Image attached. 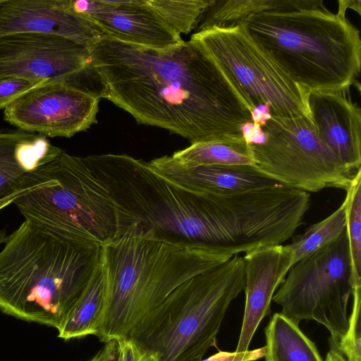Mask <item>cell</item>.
<instances>
[{"label":"cell","mask_w":361,"mask_h":361,"mask_svg":"<svg viewBox=\"0 0 361 361\" xmlns=\"http://www.w3.org/2000/svg\"><path fill=\"white\" fill-rule=\"evenodd\" d=\"M100 97L140 124L190 144L241 134L250 111L204 47L190 39L166 48L104 35L90 49Z\"/></svg>","instance_id":"cell-1"},{"label":"cell","mask_w":361,"mask_h":361,"mask_svg":"<svg viewBox=\"0 0 361 361\" xmlns=\"http://www.w3.org/2000/svg\"><path fill=\"white\" fill-rule=\"evenodd\" d=\"M233 256L204 245L126 233L101 246L104 315L97 336L104 343L128 338L175 288Z\"/></svg>","instance_id":"cell-2"},{"label":"cell","mask_w":361,"mask_h":361,"mask_svg":"<svg viewBox=\"0 0 361 361\" xmlns=\"http://www.w3.org/2000/svg\"><path fill=\"white\" fill-rule=\"evenodd\" d=\"M0 251V310L59 330L100 259L85 249L50 238L25 220Z\"/></svg>","instance_id":"cell-3"},{"label":"cell","mask_w":361,"mask_h":361,"mask_svg":"<svg viewBox=\"0 0 361 361\" xmlns=\"http://www.w3.org/2000/svg\"><path fill=\"white\" fill-rule=\"evenodd\" d=\"M241 24L252 39L309 92L348 90L361 66L360 31L325 6L268 11Z\"/></svg>","instance_id":"cell-4"},{"label":"cell","mask_w":361,"mask_h":361,"mask_svg":"<svg viewBox=\"0 0 361 361\" xmlns=\"http://www.w3.org/2000/svg\"><path fill=\"white\" fill-rule=\"evenodd\" d=\"M11 203L38 232L74 247H100L116 235L114 205L83 157L63 151L25 173L0 198V211Z\"/></svg>","instance_id":"cell-5"},{"label":"cell","mask_w":361,"mask_h":361,"mask_svg":"<svg viewBox=\"0 0 361 361\" xmlns=\"http://www.w3.org/2000/svg\"><path fill=\"white\" fill-rule=\"evenodd\" d=\"M244 288L243 258L233 255L179 285L128 338L158 361H200L216 346L226 312Z\"/></svg>","instance_id":"cell-6"},{"label":"cell","mask_w":361,"mask_h":361,"mask_svg":"<svg viewBox=\"0 0 361 361\" xmlns=\"http://www.w3.org/2000/svg\"><path fill=\"white\" fill-rule=\"evenodd\" d=\"M190 39L208 52L250 113L259 104L268 103L272 116L312 121L310 92L280 68L243 24L195 32Z\"/></svg>","instance_id":"cell-7"},{"label":"cell","mask_w":361,"mask_h":361,"mask_svg":"<svg viewBox=\"0 0 361 361\" xmlns=\"http://www.w3.org/2000/svg\"><path fill=\"white\" fill-rule=\"evenodd\" d=\"M272 300L296 324L303 319L324 326L338 345L348 326L353 276L345 230L334 241L294 264Z\"/></svg>","instance_id":"cell-8"},{"label":"cell","mask_w":361,"mask_h":361,"mask_svg":"<svg viewBox=\"0 0 361 361\" xmlns=\"http://www.w3.org/2000/svg\"><path fill=\"white\" fill-rule=\"evenodd\" d=\"M262 129L265 142L249 145L254 165L285 187L307 192L328 188L347 190L358 173L341 164L306 117L272 116Z\"/></svg>","instance_id":"cell-9"},{"label":"cell","mask_w":361,"mask_h":361,"mask_svg":"<svg viewBox=\"0 0 361 361\" xmlns=\"http://www.w3.org/2000/svg\"><path fill=\"white\" fill-rule=\"evenodd\" d=\"M8 77L66 81L100 97L102 87L90 50L57 36L34 32L0 35V78Z\"/></svg>","instance_id":"cell-10"},{"label":"cell","mask_w":361,"mask_h":361,"mask_svg":"<svg viewBox=\"0 0 361 361\" xmlns=\"http://www.w3.org/2000/svg\"><path fill=\"white\" fill-rule=\"evenodd\" d=\"M100 99L78 84L47 82L8 105L4 118L27 133L46 137H71L97 123Z\"/></svg>","instance_id":"cell-11"},{"label":"cell","mask_w":361,"mask_h":361,"mask_svg":"<svg viewBox=\"0 0 361 361\" xmlns=\"http://www.w3.org/2000/svg\"><path fill=\"white\" fill-rule=\"evenodd\" d=\"M71 5L104 35L119 41L152 48H166L183 41L147 0H71Z\"/></svg>","instance_id":"cell-12"},{"label":"cell","mask_w":361,"mask_h":361,"mask_svg":"<svg viewBox=\"0 0 361 361\" xmlns=\"http://www.w3.org/2000/svg\"><path fill=\"white\" fill-rule=\"evenodd\" d=\"M17 32L57 36L89 50L104 35L71 0H0V35Z\"/></svg>","instance_id":"cell-13"},{"label":"cell","mask_w":361,"mask_h":361,"mask_svg":"<svg viewBox=\"0 0 361 361\" xmlns=\"http://www.w3.org/2000/svg\"><path fill=\"white\" fill-rule=\"evenodd\" d=\"M348 92H310L308 104L320 140L356 173L361 170V110Z\"/></svg>","instance_id":"cell-14"},{"label":"cell","mask_w":361,"mask_h":361,"mask_svg":"<svg viewBox=\"0 0 361 361\" xmlns=\"http://www.w3.org/2000/svg\"><path fill=\"white\" fill-rule=\"evenodd\" d=\"M149 165L170 180L186 187L214 194H234L282 185L255 165H196L165 155Z\"/></svg>","instance_id":"cell-15"},{"label":"cell","mask_w":361,"mask_h":361,"mask_svg":"<svg viewBox=\"0 0 361 361\" xmlns=\"http://www.w3.org/2000/svg\"><path fill=\"white\" fill-rule=\"evenodd\" d=\"M63 151L39 134L20 130L0 132V198L22 176L52 161Z\"/></svg>","instance_id":"cell-16"},{"label":"cell","mask_w":361,"mask_h":361,"mask_svg":"<svg viewBox=\"0 0 361 361\" xmlns=\"http://www.w3.org/2000/svg\"><path fill=\"white\" fill-rule=\"evenodd\" d=\"M324 6V1L320 0H214L203 14L195 32L235 26L250 16L263 12Z\"/></svg>","instance_id":"cell-17"},{"label":"cell","mask_w":361,"mask_h":361,"mask_svg":"<svg viewBox=\"0 0 361 361\" xmlns=\"http://www.w3.org/2000/svg\"><path fill=\"white\" fill-rule=\"evenodd\" d=\"M105 300V283L99 259L82 294L58 330V337L68 341L96 336L104 315Z\"/></svg>","instance_id":"cell-18"},{"label":"cell","mask_w":361,"mask_h":361,"mask_svg":"<svg viewBox=\"0 0 361 361\" xmlns=\"http://www.w3.org/2000/svg\"><path fill=\"white\" fill-rule=\"evenodd\" d=\"M265 336V361H324L314 343L281 313L273 314Z\"/></svg>","instance_id":"cell-19"},{"label":"cell","mask_w":361,"mask_h":361,"mask_svg":"<svg viewBox=\"0 0 361 361\" xmlns=\"http://www.w3.org/2000/svg\"><path fill=\"white\" fill-rule=\"evenodd\" d=\"M172 156L196 165H254L250 145L241 134L226 135L194 142Z\"/></svg>","instance_id":"cell-20"},{"label":"cell","mask_w":361,"mask_h":361,"mask_svg":"<svg viewBox=\"0 0 361 361\" xmlns=\"http://www.w3.org/2000/svg\"><path fill=\"white\" fill-rule=\"evenodd\" d=\"M346 204L340 207L324 220L311 226L305 233L295 235L286 247L293 255V265L333 241L345 230Z\"/></svg>","instance_id":"cell-21"},{"label":"cell","mask_w":361,"mask_h":361,"mask_svg":"<svg viewBox=\"0 0 361 361\" xmlns=\"http://www.w3.org/2000/svg\"><path fill=\"white\" fill-rule=\"evenodd\" d=\"M162 20L176 34L196 29L214 0H147Z\"/></svg>","instance_id":"cell-22"},{"label":"cell","mask_w":361,"mask_h":361,"mask_svg":"<svg viewBox=\"0 0 361 361\" xmlns=\"http://www.w3.org/2000/svg\"><path fill=\"white\" fill-rule=\"evenodd\" d=\"M346 226L353 286L361 285V170L346 190Z\"/></svg>","instance_id":"cell-23"},{"label":"cell","mask_w":361,"mask_h":361,"mask_svg":"<svg viewBox=\"0 0 361 361\" xmlns=\"http://www.w3.org/2000/svg\"><path fill=\"white\" fill-rule=\"evenodd\" d=\"M351 295L353 305L348 330L338 348L348 361H361V286H353Z\"/></svg>","instance_id":"cell-24"},{"label":"cell","mask_w":361,"mask_h":361,"mask_svg":"<svg viewBox=\"0 0 361 361\" xmlns=\"http://www.w3.org/2000/svg\"><path fill=\"white\" fill-rule=\"evenodd\" d=\"M45 82L16 77L0 78V109H5L18 97Z\"/></svg>","instance_id":"cell-25"},{"label":"cell","mask_w":361,"mask_h":361,"mask_svg":"<svg viewBox=\"0 0 361 361\" xmlns=\"http://www.w3.org/2000/svg\"><path fill=\"white\" fill-rule=\"evenodd\" d=\"M116 341L118 343L116 361H158L153 354L142 348L130 338H124Z\"/></svg>","instance_id":"cell-26"},{"label":"cell","mask_w":361,"mask_h":361,"mask_svg":"<svg viewBox=\"0 0 361 361\" xmlns=\"http://www.w3.org/2000/svg\"><path fill=\"white\" fill-rule=\"evenodd\" d=\"M265 347L255 350H247L245 352H228L219 350L210 357L200 361H256L264 357Z\"/></svg>","instance_id":"cell-27"},{"label":"cell","mask_w":361,"mask_h":361,"mask_svg":"<svg viewBox=\"0 0 361 361\" xmlns=\"http://www.w3.org/2000/svg\"><path fill=\"white\" fill-rule=\"evenodd\" d=\"M241 135L248 145H261L266 140L262 128L252 122H247L240 127Z\"/></svg>","instance_id":"cell-28"},{"label":"cell","mask_w":361,"mask_h":361,"mask_svg":"<svg viewBox=\"0 0 361 361\" xmlns=\"http://www.w3.org/2000/svg\"><path fill=\"white\" fill-rule=\"evenodd\" d=\"M252 122L264 127L271 117V109L269 104H261L251 111Z\"/></svg>","instance_id":"cell-29"},{"label":"cell","mask_w":361,"mask_h":361,"mask_svg":"<svg viewBox=\"0 0 361 361\" xmlns=\"http://www.w3.org/2000/svg\"><path fill=\"white\" fill-rule=\"evenodd\" d=\"M338 10L336 13L341 17H345V12L348 8L355 11L359 15H361V1L353 0H339Z\"/></svg>","instance_id":"cell-30"},{"label":"cell","mask_w":361,"mask_h":361,"mask_svg":"<svg viewBox=\"0 0 361 361\" xmlns=\"http://www.w3.org/2000/svg\"><path fill=\"white\" fill-rule=\"evenodd\" d=\"M329 351L324 361H348L339 350L337 344L329 337Z\"/></svg>","instance_id":"cell-31"},{"label":"cell","mask_w":361,"mask_h":361,"mask_svg":"<svg viewBox=\"0 0 361 361\" xmlns=\"http://www.w3.org/2000/svg\"><path fill=\"white\" fill-rule=\"evenodd\" d=\"M117 360V353L114 349L106 350L104 355V361H116Z\"/></svg>","instance_id":"cell-32"},{"label":"cell","mask_w":361,"mask_h":361,"mask_svg":"<svg viewBox=\"0 0 361 361\" xmlns=\"http://www.w3.org/2000/svg\"><path fill=\"white\" fill-rule=\"evenodd\" d=\"M104 355H105V348L104 346L99 350L96 355L93 357H92L90 360L87 361H104Z\"/></svg>","instance_id":"cell-33"},{"label":"cell","mask_w":361,"mask_h":361,"mask_svg":"<svg viewBox=\"0 0 361 361\" xmlns=\"http://www.w3.org/2000/svg\"><path fill=\"white\" fill-rule=\"evenodd\" d=\"M6 235L7 234L6 228H2L0 230V245L4 243Z\"/></svg>","instance_id":"cell-34"}]
</instances>
